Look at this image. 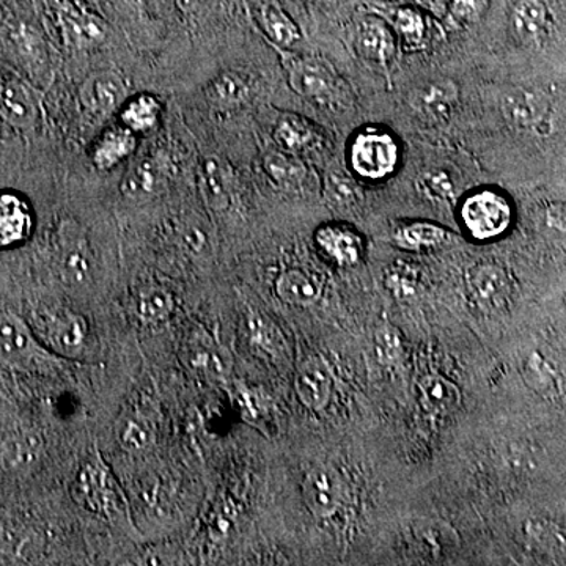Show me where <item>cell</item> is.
<instances>
[{
	"label": "cell",
	"instance_id": "d6986e66",
	"mask_svg": "<svg viewBox=\"0 0 566 566\" xmlns=\"http://www.w3.org/2000/svg\"><path fill=\"white\" fill-rule=\"evenodd\" d=\"M137 148V134L123 125L112 126L99 134L92 147L93 166L103 172H109L132 158Z\"/></svg>",
	"mask_w": 566,
	"mask_h": 566
},
{
	"label": "cell",
	"instance_id": "f35d334b",
	"mask_svg": "<svg viewBox=\"0 0 566 566\" xmlns=\"http://www.w3.org/2000/svg\"><path fill=\"white\" fill-rule=\"evenodd\" d=\"M175 9L186 21H200L210 14L219 0H172Z\"/></svg>",
	"mask_w": 566,
	"mask_h": 566
},
{
	"label": "cell",
	"instance_id": "5bb4252c",
	"mask_svg": "<svg viewBox=\"0 0 566 566\" xmlns=\"http://www.w3.org/2000/svg\"><path fill=\"white\" fill-rule=\"evenodd\" d=\"M0 117L11 126L29 129L39 118L35 93L18 80L0 74Z\"/></svg>",
	"mask_w": 566,
	"mask_h": 566
},
{
	"label": "cell",
	"instance_id": "9a60e30c",
	"mask_svg": "<svg viewBox=\"0 0 566 566\" xmlns=\"http://www.w3.org/2000/svg\"><path fill=\"white\" fill-rule=\"evenodd\" d=\"M333 386L329 365L324 363L322 357H311L305 360L297 370L296 381H294L297 398L312 411H322L324 406L329 403Z\"/></svg>",
	"mask_w": 566,
	"mask_h": 566
},
{
	"label": "cell",
	"instance_id": "e0dca14e",
	"mask_svg": "<svg viewBox=\"0 0 566 566\" xmlns=\"http://www.w3.org/2000/svg\"><path fill=\"white\" fill-rule=\"evenodd\" d=\"M164 185H166V169L163 163L147 156L123 175L120 193L129 202H147L163 192Z\"/></svg>",
	"mask_w": 566,
	"mask_h": 566
},
{
	"label": "cell",
	"instance_id": "7402d4cb",
	"mask_svg": "<svg viewBox=\"0 0 566 566\" xmlns=\"http://www.w3.org/2000/svg\"><path fill=\"white\" fill-rule=\"evenodd\" d=\"M207 96L214 106L232 109L251 99L252 81L240 71H223L211 81Z\"/></svg>",
	"mask_w": 566,
	"mask_h": 566
},
{
	"label": "cell",
	"instance_id": "8992f818",
	"mask_svg": "<svg viewBox=\"0 0 566 566\" xmlns=\"http://www.w3.org/2000/svg\"><path fill=\"white\" fill-rule=\"evenodd\" d=\"M54 264L59 277L71 289L92 281L93 262L87 237L76 222H63L54 240Z\"/></svg>",
	"mask_w": 566,
	"mask_h": 566
},
{
	"label": "cell",
	"instance_id": "9c48e42d",
	"mask_svg": "<svg viewBox=\"0 0 566 566\" xmlns=\"http://www.w3.org/2000/svg\"><path fill=\"white\" fill-rule=\"evenodd\" d=\"M39 324L44 342L51 346L52 353L74 359L84 352L88 335L87 319L84 316L76 312L57 311L41 316Z\"/></svg>",
	"mask_w": 566,
	"mask_h": 566
},
{
	"label": "cell",
	"instance_id": "4dcf8cb0",
	"mask_svg": "<svg viewBox=\"0 0 566 566\" xmlns=\"http://www.w3.org/2000/svg\"><path fill=\"white\" fill-rule=\"evenodd\" d=\"M264 170L271 180L283 188H293L301 185L305 177L304 164L289 151L268 153L263 161Z\"/></svg>",
	"mask_w": 566,
	"mask_h": 566
},
{
	"label": "cell",
	"instance_id": "8fae6325",
	"mask_svg": "<svg viewBox=\"0 0 566 566\" xmlns=\"http://www.w3.org/2000/svg\"><path fill=\"white\" fill-rule=\"evenodd\" d=\"M368 11L385 18L392 28L395 36L403 41L408 50H419L427 43L430 32V17L419 6H390V3H371Z\"/></svg>",
	"mask_w": 566,
	"mask_h": 566
},
{
	"label": "cell",
	"instance_id": "f1b7e54d",
	"mask_svg": "<svg viewBox=\"0 0 566 566\" xmlns=\"http://www.w3.org/2000/svg\"><path fill=\"white\" fill-rule=\"evenodd\" d=\"M153 439H155V427L150 417L142 415L137 409L123 416L118 423V441L122 442L123 449L140 452L151 446Z\"/></svg>",
	"mask_w": 566,
	"mask_h": 566
},
{
	"label": "cell",
	"instance_id": "d590c367",
	"mask_svg": "<svg viewBox=\"0 0 566 566\" xmlns=\"http://www.w3.org/2000/svg\"><path fill=\"white\" fill-rule=\"evenodd\" d=\"M417 186H419L420 192L438 202H450L457 196L455 182L452 181L449 174L442 172V170H431V172L420 175Z\"/></svg>",
	"mask_w": 566,
	"mask_h": 566
},
{
	"label": "cell",
	"instance_id": "ba28073f",
	"mask_svg": "<svg viewBox=\"0 0 566 566\" xmlns=\"http://www.w3.org/2000/svg\"><path fill=\"white\" fill-rule=\"evenodd\" d=\"M54 10L63 40L74 50H91L106 40V21L81 0H54Z\"/></svg>",
	"mask_w": 566,
	"mask_h": 566
},
{
	"label": "cell",
	"instance_id": "7c38bea8",
	"mask_svg": "<svg viewBox=\"0 0 566 566\" xmlns=\"http://www.w3.org/2000/svg\"><path fill=\"white\" fill-rule=\"evenodd\" d=\"M126 82L114 71H98L85 80L81 102L93 114L107 115L120 111L126 102Z\"/></svg>",
	"mask_w": 566,
	"mask_h": 566
},
{
	"label": "cell",
	"instance_id": "d6a6232c",
	"mask_svg": "<svg viewBox=\"0 0 566 566\" xmlns=\"http://www.w3.org/2000/svg\"><path fill=\"white\" fill-rule=\"evenodd\" d=\"M395 240L405 249L419 251V249L434 248L447 240L446 229L430 222H412L398 229Z\"/></svg>",
	"mask_w": 566,
	"mask_h": 566
},
{
	"label": "cell",
	"instance_id": "83f0119b",
	"mask_svg": "<svg viewBox=\"0 0 566 566\" xmlns=\"http://www.w3.org/2000/svg\"><path fill=\"white\" fill-rule=\"evenodd\" d=\"M420 395L427 411L433 415H449L460 405V389L441 375L424 376L420 382Z\"/></svg>",
	"mask_w": 566,
	"mask_h": 566
},
{
	"label": "cell",
	"instance_id": "44dd1931",
	"mask_svg": "<svg viewBox=\"0 0 566 566\" xmlns=\"http://www.w3.org/2000/svg\"><path fill=\"white\" fill-rule=\"evenodd\" d=\"M275 294L285 304L312 305L322 297L323 283L303 270H286L275 279Z\"/></svg>",
	"mask_w": 566,
	"mask_h": 566
},
{
	"label": "cell",
	"instance_id": "3957f363",
	"mask_svg": "<svg viewBox=\"0 0 566 566\" xmlns=\"http://www.w3.org/2000/svg\"><path fill=\"white\" fill-rule=\"evenodd\" d=\"M52 354L43 348L31 327L20 316L0 312V364L18 371L46 368Z\"/></svg>",
	"mask_w": 566,
	"mask_h": 566
},
{
	"label": "cell",
	"instance_id": "277c9868",
	"mask_svg": "<svg viewBox=\"0 0 566 566\" xmlns=\"http://www.w3.org/2000/svg\"><path fill=\"white\" fill-rule=\"evenodd\" d=\"M461 218L472 237L485 241L502 237L512 227L515 211L504 193L485 189L465 199Z\"/></svg>",
	"mask_w": 566,
	"mask_h": 566
},
{
	"label": "cell",
	"instance_id": "ffe728a7",
	"mask_svg": "<svg viewBox=\"0 0 566 566\" xmlns=\"http://www.w3.org/2000/svg\"><path fill=\"white\" fill-rule=\"evenodd\" d=\"M256 20L268 36L279 50L292 48L301 40L300 28L282 9L277 0H259L256 3Z\"/></svg>",
	"mask_w": 566,
	"mask_h": 566
},
{
	"label": "cell",
	"instance_id": "836d02e7",
	"mask_svg": "<svg viewBox=\"0 0 566 566\" xmlns=\"http://www.w3.org/2000/svg\"><path fill=\"white\" fill-rule=\"evenodd\" d=\"M490 7L491 0H449L444 17L452 28H469L482 21Z\"/></svg>",
	"mask_w": 566,
	"mask_h": 566
},
{
	"label": "cell",
	"instance_id": "2e32d148",
	"mask_svg": "<svg viewBox=\"0 0 566 566\" xmlns=\"http://www.w3.org/2000/svg\"><path fill=\"white\" fill-rule=\"evenodd\" d=\"M458 87L455 82L438 80L423 84L411 93L412 109L427 122H444L450 117L458 103Z\"/></svg>",
	"mask_w": 566,
	"mask_h": 566
},
{
	"label": "cell",
	"instance_id": "ab89813d",
	"mask_svg": "<svg viewBox=\"0 0 566 566\" xmlns=\"http://www.w3.org/2000/svg\"><path fill=\"white\" fill-rule=\"evenodd\" d=\"M415 2L438 17H444L447 6H449V0H415Z\"/></svg>",
	"mask_w": 566,
	"mask_h": 566
},
{
	"label": "cell",
	"instance_id": "ac0fdd59",
	"mask_svg": "<svg viewBox=\"0 0 566 566\" xmlns=\"http://www.w3.org/2000/svg\"><path fill=\"white\" fill-rule=\"evenodd\" d=\"M31 205L17 192H0V249L13 248L32 232Z\"/></svg>",
	"mask_w": 566,
	"mask_h": 566
},
{
	"label": "cell",
	"instance_id": "5b68a950",
	"mask_svg": "<svg viewBox=\"0 0 566 566\" xmlns=\"http://www.w3.org/2000/svg\"><path fill=\"white\" fill-rule=\"evenodd\" d=\"M465 285L476 307L488 315L505 314L515 300V279L502 264H476L468 271Z\"/></svg>",
	"mask_w": 566,
	"mask_h": 566
},
{
	"label": "cell",
	"instance_id": "6da1fadb",
	"mask_svg": "<svg viewBox=\"0 0 566 566\" xmlns=\"http://www.w3.org/2000/svg\"><path fill=\"white\" fill-rule=\"evenodd\" d=\"M282 54L286 80L297 95L322 104L340 102L345 92L344 84L329 63L315 57L286 54V52Z\"/></svg>",
	"mask_w": 566,
	"mask_h": 566
},
{
	"label": "cell",
	"instance_id": "e575fe53",
	"mask_svg": "<svg viewBox=\"0 0 566 566\" xmlns=\"http://www.w3.org/2000/svg\"><path fill=\"white\" fill-rule=\"evenodd\" d=\"M327 200L338 208L352 207L359 199V188L352 178L342 172H329L324 180Z\"/></svg>",
	"mask_w": 566,
	"mask_h": 566
},
{
	"label": "cell",
	"instance_id": "d4e9b609",
	"mask_svg": "<svg viewBox=\"0 0 566 566\" xmlns=\"http://www.w3.org/2000/svg\"><path fill=\"white\" fill-rule=\"evenodd\" d=\"M134 314L142 323L161 324L170 318L175 311V297L164 286L148 285L134 296Z\"/></svg>",
	"mask_w": 566,
	"mask_h": 566
},
{
	"label": "cell",
	"instance_id": "603a6c76",
	"mask_svg": "<svg viewBox=\"0 0 566 566\" xmlns=\"http://www.w3.org/2000/svg\"><path fill=\"white\" fill-rule=\"evenodd\" d=\"M163 104L151 93H139L126 98L118 111L120 125L132 129L133 133H148L158 125L161 117Z\"/></svg>",
	"mask_w": 566,
	"mask_h": 566
},
{
	"label": "cell",
	"instance_id": "4316f807",
	"mask_svg": "<svg viewBox=\"0 0 566 566\" xmlns=\"http://www.w3.org/2000/svg\"><path fill=\"white\" fill-rule=\"evenodd\" d=\"M199 189L203 202L212 211H223L230 205V185L221 163L214 158L205 159L199 174Z\"/></svg>",
	"mask_w": 566,
	"mask_h": 566
},
{
	"label": "cell",
	"instance_id": "52a82bcc",
	"mask_svg": "<svg viewBox=\"0 0 566 566\" xmlns=\"http://www.w3.org/2000/svg\"><path fill=\"white\" fill-rule=\"evenodd\" d=\"M354 172L367 180H382L394 174L398 164V145L390 134L365 132L349 147Z\"/></svg>",
	"mask_w": 566,
	"mask_h": 566
},
{
	"label": "cell",
	"instance_id": "74e56055",
	"mask_svg": "<svg viewBox=\"0 0 566 566\" xmlns=\"http://www.w3.org/2000/svg\"><path fill=\"white\" fill-rule=\"evenodd\" d=\"M387 286L400 297L412 296L417 289V275L415 270L405 266V264L394 268V270H390L389 275H387Z\"/></svg>",
	"mask_w": 566,
	"mask_h": 566
},
{
	"label": "cell",
	"instance_id": "1f68e13d",
	"mask_svg": "<svg viewBox=\"0 0 566 566\" xmlns=\"http://www.w3.org/2000/svg\"><path fill=\"white\" fill-rule=\"evenodd\" d=\"M41 442L39 436L20 433L7 439L2 447V463L10 469H25L40 458Z\"/></svg>",
	"mask_w": 566,
	"mask_h": 566
},
{
	"label": "cell",
	"instance_id": "8d00e7d4",
	"mask_svg": "<svg viewBox=\"0 0 566 566\" xmlns=\"http://www.w3.org/2000/svg\"><path fill=\"white\" fill-rule=\"evenodd\" d=\"M376 356L379 363L395 365L403 356V340L401 335L392 326H385L376 333Z\"/></svg>",
	"mask_w": 566,
	"mask_h": 566
},
{
	"label": "cell",
	"instance_id": "cb8c5ba5",
	"mask_svg": "<svg viewBox=\"0 0 566 566\" xmlns=\"http://www.w3.org/2000/svg\"><path fill=\"white\" fill-rule=\"evenodd\" d=\"M316 243L329 259L342 266H352L360 259V240L349 230L327 226L316 233Z\"/></svg>",
	"mask_w": 566,
	"mask_h": 566
},
{
	"label": "cell",
	"instance_id": "30bf717a",
	"mask_svg": "<svg viewBox=\"0 0 566 566\" xmlns=\"http://www.w3.org/2000/svg\"><path fill=\"white\" fill-rule=\"evenodd\" d=\"M354 44L367 61L387 66L394 61L397 40L385 18L367 11L354 25Z\"/></svg>",
	"mask_w": 566,
	"mask_h": 566
},
{
	"label": "cell",
	"instance_id": "4fadbf2b",
	"mask_svg": "<svg viewBox=\"0 0 566 566\" xmlns=\"http://www.w3.org/2000/svg\"><path fill=\"white\" fill-rule=\"evenodd\" d=\"M305 505L316 517H329L337 512L342 499L340 479L329 465H318L305 475L303 483Z\"/></svg>",
	"mask_w": 566,
	"mask_h": 566
},
{
	"label": "cell",
	"instance_id": "484cf974",
	"mask_svg": "<svg viewBox=\"0 0 566 566\" xmlns=\"http://www.w3.org/2000/svg\"><path fill=\"white\" fill-rule=\"evenodd\" d=\"M189 360L200 374L211 376L212 379L223 378L229 374V357L207 333L193 335L189 346Z\"/></svg>",
	"mask_w": 566,
	"mask_h": 566
},
{
	"label": "cell",
	"instance_id": "f546056e",
	"mask_svg": "<svg viewBox=\"0 0 566 566\" xmlns=\"http://www.w3.org/2000/svg\"><path fill=\"white\" fill-rule=\"evenodd\" d=\"M274 137L283 151L297 155L315 144L316 134L303 118L283 117L275 126Z\"/></svg>",
	"mask_w": 566,
	"mask_h": 566
},
{
	"label": "cell",
	"instance_id": "7a4b0ae2",
	"mask_svg": "<svg viewBox=\"0 0 566 566\" xmlns=\"http://www.w3.org/2000/svg\"><path fill=\"white\" fill-rule=\"evenodd\" d=\"M74 495L85 509L98 515L117 520L123 515L125 497L111 469L96 450L91 461L84 464L74 483Z\"/></svg>",
	"mask_w": 566,
	"mask_h": 566
}]
</instances>
